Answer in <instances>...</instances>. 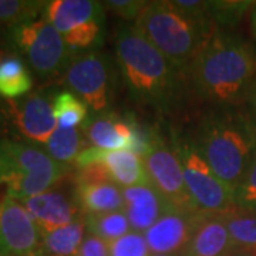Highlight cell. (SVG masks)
<instances>
[{"label": "cell", "mask_w": 256, "mask_h": 256, "mask_svg": "<svg viewBox=\"0 0 256 256\" xmlns=\"http://www.w3.org/2000/svg\"><path fill=\"white\" fill-rule=\"evenodd\" d=\"M186 77L202 100L216 107H244L256 77V53L242 38L216 30L201 47Z\"/></svg>", "instance_id": "6da1fadb"}, {"label": "cell", "mask_w": 256, "mask_h": 256, "mask_svg": "<svg viewBox=\"0 0 256 256\" xmlns=\"http://www.w3.org/2000/svg\"><path fill=\"white\" fill-rule=\"evenodd\" d=\"M195 146L214 174L236 192L256 158V130L245 107H216L200 122Z\"/></svg>", "instance_id": "7a4b0ae2"}, {"label": "cell", "mask_w": 256, "mask_h": 256, "mask_svg": "<svg viewBox=\"0 0 256 256\" xmlns=\"http://www.w3.org/2000/svg\"><path fill=\"white\" fill-rule=\"evenodd\" d=\"M117 62L128 90L137 101L168 110L180 94V72L136 28L117 37Z\"/></svg>", "instance_id": "3957f363"}, {"label": "cell", "mask_w": 256, "mask_h": 256, "mask_svg": "<svg viewBox=\"0 0 256 256\" xmlns=\"http://www.w3.org/2000/svg\"><path fill=\"white\" fill-rule=\"evenodd\" d=\"M134 28L181 74H186L201 47L218 30L215 24L185 16L172 2H148Z\"/></svg>", "instance_id": "277c9868"}, {"label": "cell", "mask_w": 256, "mask_h": 256, "mask_svg": "<svg viewBox=\"0 0 256 256\" xmlns=\"http://www.w3.org/2000/svg\"><path fill=\"white\" fill-rule=\"evenodd\" d=\"M68 166L30 144L0 142V200L24 201L52 190Z\"/></svg>", "instance_id": "5b68a950"}, {"label": "cell", "mask_w": 256, "mask_h": 256, "mask_svg": "<svg viewBox=\"0 0 256 256\" xmlns=\"http://www.w3.org/2000/svg\"><path fill=\"white\" fill-rule=\"evenodd\" d=\"M172 148L182 166L186 190L200 214L228 215L238 210L235 194L214 174L195 142L185 138H176L172 142Z\"/></svg>", "instance_id": "8992f818"}, {"label": "cell", "mask_w": 256, "mask_h": 256, "mask_svg": "<svg viewBox=\"0 0 256 256\" xmlns=\"http://www.w3.org/2000/svg\"><path fill=\"white\" fill-rule=\"evenodd\" d=\"M12 40L40 77L62 73L73 60V50L46 18L12 28Z\"/></svg>", "instance_id": "52a82bcc"}, {"label": "cell", "mask_w": 256, "mask_h": 256, "mask_svg": "<svg viewBox=\"0 0 256 256\" xmlns=\"http://www.w3.org/2000/svg\"><path fill=\"white\" fill-rule=\"evenodd\" d=\"M72 50L92 46L104 22L102 3L92 0L47 2L44 16Z\"/></svg>", "instance_id": "ba28073f"}, {"label": "cell", "mask_w": 256, "mask_h": 256, "mask_svg": "<svg viewBox=\"0 0 256 256\" xmlns=\"http://www.w3.org/2000/svg\"><path fill=\"white\" fill-rule=\"evenodd\" d=\"M148 181L162 196L171 210L186 214H200L186 190L181 162L174 148H170L161 138L144 158Z\"/></svg>", "instance_id": "9c48e42d"}, {"label": "cell", "mask_w": 256, "mask_h": 256, "mask_svg": "<svg viewBox=\"0 0 256 256\" xmlns=\"http://www.w3.org/2000/svg\"><path fill=\"white\" fill-rule=\"evenodd\" d=\"M66 82L94 111H102L110 100V72L98 53H84L70 62Z\"/></svg>", "instance_id": "30bf717a"}, {"label": "cell", "mask_w": 256, "mask_h": 256, "mask_svg": "<svg viewBox=\"0 0 256 256\" xmlns=\"http://www.w3.org/2000/svg\"><path fill=\"white\" fill-rule=\"evenodd\" d=\"M40 244L42 232L22 202L0 200V256H26Z\"/></svg>", "instance_id": "8fae6325"}, {"label": "cell", "mask_w": 256, "mask_h": 256, "mask_svg": "<svg viewBox=\"0 0 256 256\" xmlns=\"http://www.w3.org/2000/svg\"><path fill=\"white\" fill-rule=\"evenodd\" d=\"M100 164L110 175L111 181L120 188H130L136 185L150 184L144 160L128 150H101L97 146L86 148L74 165L80 170L88 165Z\"/></svg>", "instance_id": "7c38bea8"}, {"label": "cell", "mask_w": 256, "mask_h": 256, "mask_svg": "<svg viewBox=\"0 0 256 256\" xmlns=\"http://www.w3.org/2000/svg\"><path fill=\"white\" fill-rule=\"evenodd\" d=\"M200 214L171 210L144 234L151 252L156 255H184Z\"/></svg>", "instance_id": "4fadbf2b"}, {"label": "cell", "mask_w": 256, "mask_h": 256, "mask_svg": "<svg viewBox=\"0 0 256 256\" xmlns=\"http://www.w3.org/2000/svg\"><path fill=\"white\" fill-rule=\"evenodd\" d=\"M20 202L36 222L42 234L64 228L80 218V206L58 190H48Z\"/></svg>", "instance_id": "5bb4252c"}, {"label": "cell", "mask_w": 256, "mask_h": 256, "mask_svg": "<svg viewBox=\"0 0 256 256\" xmlns=\"http://www.w3.org/2000/svg\"><path fill=\"white\" fill-rule=\"evenodd\" d=\"M122 196L128 222L131 229L138 234H146L156 220L171 210V206L151 184L122 188Z\"/></svg>", "instance_id": "9a60e30c"}, {"label": "cell", "mask_w": 256, "mask_h": 256, "mask_svg": "<svg viewBox=\"0 0 256 256\" xmlns=\"http://www.w3.org/2000/svg\"><path fill=\"white\" fill-rule=\"evenodd\" d=\"M13 107L18 130L28 140L47 144L57 130L53 104L38 94H32L18 101Z\"/></svg>", "instance_id": "2e32d148"}, {"label": "cell", "mask_w": 256, "mask_h": 256, "mask_svg": "<svg viewBox=\"0 0 256 256\" xmlns=\"http://www.w3.org/2000/svg\"><path fill=\"white\" fill-rule=\"evenodd\" d=\"M137 126L134 118L107 114L88 121L84 127V136L88 142L101 150L132 151L137 138Z\"/></svg>", "instance_id": "e0dca14e"}, {"label": "cell", "mask_w": 256, "mask_h": 256, "mask_svg": "<svg viewBox=\"0 0 256 256\" xmlns=\"http://www.w3.org/2000/svg\"><path fill=\"white\" fill-rule=\"evenodd\" d=\"M232 248L225 215L200 214L182 256H226Z\"/></svg>", "instance_id": "ac0fdd59"}, {"label": "cell", "mask_w": 256, "mask_h": 256, "mask_svg": "<svg viewBox=\"0 0 256 256\" xmlns=\"http://www.w3.org/2000/svg\"><path fill=\"white\" fill-rule=\"evenodd\" d=\"M76 184V200L87 215L124 210L122 190L111 180Z\"/></svg>", "instance_id": "d6986e66"}, {"label": "cell", "mask_w": 256, "mask_h": 256, "mask_svg": "<svg viewBox=\"0 0 256 256\" xmlns=\"http://www.w3.org/2000/svg\"><path fill=\"white\" fill-rule=\"evenodd\" d=\"M86 220L78 218L73 224L42 234L40 250L46 256H76L84 240Z\"/></svg>", "instance_id": "ffe728a7"}, {"label": "cell", "mask_w": 256, "mask_h": 256, "mask_svg": "<svg viewBox=\"0 0 256 256\" xmlns=\"http://www.w3.org/2000/svg\"><path fill=\"white\" fill-rule=\"evenodd\" d=\"M33 86L28 67L16 57L0 62V96L4 98H20Z\"/></svg>", "instance_id": "44dd1931"}, {"label": "cell", "mask_w": 256, "mask_h": 256, "mask_svg": "<svg viewBox=\"0 0 256 256\" xmlns=\"http://www.w3.org/2000/svg\"><path fill=\"white\" fill-rule=\"evenodd\" d=\"M86 146L84 131L80 128H62L57 127L54 134L46 144L47 154L53 160L68 165L74 162L77 156L82 154Z\"/></svg>", "instance_id": "7402d4cb"}, {"label": "cell", "mask_w": 256, "mask_h": 256, "mask_svg": "<svg viewBox=\"0 0 256 256\" xmlns=\"http://www.w3.org/2000/svg\"><path fill=\"white\" fill-rule=\"evenodd\" d=\"M86 228L90 235L111 244L121 236L127 235L131 229L127 215L124 210L108 212V214H92L86 216Z\"/></svg>", "instance_id": "603a6c76"}, {"label": "cell", "mask_w": 256, "mask_h": 256, "mask_svg": "<svg viewBox=\"0 0 256 256\" xmlns=\"http://www.w3.org/2000/svg\"><path fill=\"white\" fill-rule=\"evenodd\" d=\"M225 220L234 248L256 256V215L235 210L225 215Z\"/></svg>", "instance_id": "cb8c5ba5"}, {"label": "cell", "mask_w": 256, "mask_h": 256, "mask_svg": "<svg viewBox=\"0 0 256 256\" xmlns=\"http://www.w3.org/2000/svg\"><path fill=\"white\" fill-rule=\"evenodd\" d=\"M53 111L58 127L77 128L87 117V102L72 92H58L53 101Z\"/></svg>", "instance_id": "d4e9b609"}, {"label": "cell", "mask_w": 256, "mask_h": 256, "mask_svg": "<svg viewBox=\"0 0 256 256\" xmlns=\"http://www.w3.org/2000/svg\"><path fill=\"white\" fill-rule=\"evenodd\" d=\"M47 2L28 0H0V22L13 28L22 23L36 20L40 12L46 9Z\"/></svg>", "instance_id": "484cf974"}, {"label": "cell", "mask_w": 256, "mask_h": 256, "mask_svg": "<svg viewBox=\"0 0 256 256\" xmlns=\"http://www.w3.org/2000/svg\"><path fill=\"white\" fill-rule=\"evenodd\" d=\"M236 210L256 215V158L235 192Z\"/></svg>", "instance_id": "4316f807"}, {"label": "cell", "mask_w": 256, "mask_h": 256, "mask_svg": "<svg viewBox=\"0 0 256 256\" xmlns=\"http://www.w3.org/2000/svg\"><path fill=\"white\" fill-rule=\"evenodd\" d=\"M108 249L110 256H150L146 236L134 230L108 244Z\"/></svg>", "instance_id": "83f0119b"}, {"label": "cell", "mask_w": 256, "mask_h": 256, "mask_svg": "<svg viewBox=\"0 0 256 256\" xmlns=\"http://www.w3.org/2000/svg\"><path fill=\"white\" fill-rule=\"evenodd\" d=\"M252 2H210V18L214 23L232 24L244 16Z\"/></svg>", "instance_id": "f1b7e54d"}, {"label": "cell", "mask_w": 256, "mask_h": 256, "mask_svg": "<svg viewBox=\"0 0 256 256\" xmlns=\"http://www.w3.org/2000/svg\"><path fill=\"white\" fill-rule=\"evenodd\" d=\"M146 4H148V2H142V0H110V2L104 3V6L112 10L116 14H118L122 18H128V20H131V18L137 20Z\"/></svg>", "instance_id": "f546056e"}, {"label": "cell", "mask_w": 256, "mask_h": 256, "mask_svg": "<svg viewBox=\"0 0 256 256\" xmlns=\"http://www.w3.org/2000/svg\"><path fill=\"white\" fill-rule=\"evenodd\" d=\"M76 256H110L108 244L94 235H88L82 240Z\"/></svg>", "instance_id": "4dcf8cb0"}, {"label": "cell", "mask_w": 256, "mask_h": 256, "mask_svg": "<svg viewBox=\"0 0 256 256\" xmlns=\"http://www.w3.org/2000/svg\"><path fill=\"white\" fill-rule=\"evenodd\" d=\"M244 107H245L248 116H249V118H250L256 130V77L255 80L252 82V84H250L249 90H248Z\"/></svg>", "instance_id": "1f68e13d"}, {"label": "cell", "mask_w": 256, "mask_h": 256, "mask_svg": "<svg viewBox=\"0 0 256 256\" xmlns=\"http://www.w3.org/2000/svg\"><path fill=\"white\" fill-rule=\"evenodd\" d=\"M226 256H254V255H250V254H246V252H244V250H239V249L232 248V250H230Z\"/></svg>", "instance_id": "d6a6232c"}, {"label": "cell", "mask_w": 256, "mask_h": 256, "mask_svg": "<svg viewBox=\"0 0 256 256\" xmlns=\"http://www.w3.org/2000/svg\"><path fill=\"white\" fill-rule=\"evenodd\" d=\"M252 28H254V33H255V36H256V3H255L254 14H252Z\"/></svg>", "instance_id": "836d02e7"}, {"label": "cell", "mask_w": 256, "mask_h": 256, "mask_svg": "<svg viewBox=\"0 0 256 256\" xmlns=\"http://www.w3.org/2000/svg\"><path fill=\"white\" fill-rule=\"evenodd\" d=\"M26 256H46V255H44V254L40 250V248H38V249H37V250H34L33 254H28V255H26Z\"/></svg>", "instance_id": "e575fe53"}, {"label": "cell", "mask_w": 256, "mask_h": 256, "mask_svg": "<svg viewBox=\"0 0 256 256\" xmlns=\"http://www.w3.org/2000/svg\"><path fill=\"white\" fill-rule=\"evenodd\" d=\"M152 256H182V255H156V254H154Z\"/></svg>", "instance_id": "d590c367"}]
</instances>
